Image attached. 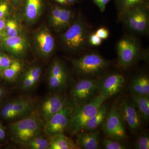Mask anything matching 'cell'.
<instances>
[{
  "label": "cell",
  "instance_id": "cell-1",
  "mask_svg": "<svg viewBox=\"0 0 149 149\" xmlns=\"http://www.w3.org/2000/svg\"><path fill=\"white\" fill-rule=\"evenodd\" d=\"M44 123L37 108L30 114L14 120L9 125L12 140L23 146L34 137L42 134Z\"/></svg>",
  "mask_w": 149,
  "mask_h": 149
},
{
  "label": "cell",
  "instance_id": "cell-2",
  "mask_svg": "<svg viewBox=\"0 0 149 149\" xmlns=\"http://www.w3.org/2000/svg\"><path fill=\"white\" fill-rule=\"evenodd\" d=\"M89 34L88 26L80 17L62 35V42L68 51L80 52L86 48L89 42Z\"/></svg>",
  "mask_w": 149,
  "mask_h": 149
},
{
  "label": "cell",
  "instance_id": "cell-3",
  "mask_svg": "<svg viewBox=\"0 0 149 149\" xmlns=\"http://www.w3.org/2000/svg\"><path fill=\"white\" fill-rule=\"evenodd\" d=\"M106 100L103 96L99 95L87 102L74 107L68 128L70 134L74 135L83 130L86 123L96 114Z\"/></svg>",
  "mask_w": 149,
  "mask_h": 149
},
{
  "label": "cell",
  "instance_id": "cell-4",
  "mask_svg": "<svg viewBox=\"0 0 149 149\" xmlns=\"http://www.w3.org/2000/svg\"><path fill=\"white\" fill-rule=\"evenodd\" d=\"M35 99L21 97L8 102L0 110V115L8 120H18L27 116L37 108Z\"/></svg>",
  "mask_w": 149,
  "mask_h": 149
},
{
  "label": "cell",
  "instance_id": "cell-5",
  "mask_svg": "<svg viewBox=\"0 0 149 149\" xmlns=\"http://www.w3.org/2000/svg\"><path fill=\"white\" fill-rule=\"evenodd\" d=\"M77 74L83 76H95L107 68L108 62L98 54H87L73 61Z\"/></svg>",
  "mask_w": 149,
  "mask_h": 149
},
{
  "label": "cell",
  "instance_id": "cell-6",
  "mask_svg": "<svg viewBox=\"0 0 149 149\" xmlns=\"http://www.w3.org/2000/svg\"><path fill=\"white\" fill-rule=\"evenodd\" d=\"M103 129L110 139L120 141L126 138L124 121L118 105L115 104L112 107L104 120Z\"/></svg>",
  "mask_w": 149,
  "mask_h": 149
},
{
  "label": "cell",
  "instance_id": "cell-7",
  "mask_svg": "<svg viewBox=\"0 0 149 149\" xmlns=\"http://www.w3.org/2000/svg\"><path fill=\"white\" fill-rule=\"evenodd\" d=\"M74 107L67 103L60 111L44 123L43 132L47 137L64 133L69 128Z\"/></svg>",
  "mask_w": 149,
  "mask_h": 149
},
{
  "label": "cell",
  "instance_id": "cell-8",
  "mask_svg": "<svg viewBox=\"0 0 149 149\" xmlns=\"http://www.w3.org/2000/svg\"><path fill=\"white\" fill-rule=\"evenodd\" d=\"M98 84L96 80L91 79H83L77 81L70 91V104L75 107L90 101L98 91Z\"/></svg>",
  "mask_w": 149,
  "mask_h": 149
},
{
  "label": "cell",
  "instance_id": "cell-9",
  "mask_svg": "<svg viewBox=\"0 0 149 149\" xmlns=\"http://www.w3.org/2000/svg\"><path fill=\"white\" fill-rule=\"evenodd\" d=\"M119 64L123 68H128L134 63L139 57L140 47L136 40L131 37H123L117 45Z\"/></svg>",
  "mask_w": 149,
  "mask_h": 149
},
{
  "label": "cell",
  "instance_id": "cell-10",
  "mask_svg": "<svg viewBox=\"0 0 149 149\" xmlns=\"http://www.w3.org/2000/svg\"><path fill=\"white\" fill-rule=\"evenodd\" d=\"M148 8V6L136 8L122 17L130 29L140 33H144L148 31L149 22Z\"/></svg>",
  "mask_w": 149,
  "mask_h": 149
},
{
  "label": "cell",
  "instance_id": "cell-11",
  "mask_svg": "<svg viewBox=\"0 0 149 149\" xmlns=\"http://www.w3.org/2000/svg\"><path fill=\"white\" fill-rule=\"evenodd\" d=\"M67 103L65 96L61 94L48 96L37 108L44 123L61 110Z\"/></svg>",
  "mask_w": 149,
  "mask_h": 149
},
{
  "label": "cell",
  "instance_id": "cell-12",
  "mask_svg": "<svg viewBox=\"0 0 149 149\" xmlns=\"http://www.w3.org/2000/svg\"><path fill=\"white\" fill-rule=\"evenodd\" d=\"M125 83V77L119 74L108 75L99 83L98 91L106 99L119 93Z\"/></svg>",
  "mask_w": 149,
  "mask_h": 149
},
{
  "label": "cell",
  "instance_id": "cell-13",
  "mask_svg": "<svg viewBox=\"0 0 149 149\" xmlns=\"http://www.w3.org/2000/svg\"><path fill=\"white\" fill-rule=\"evenodd\" d=\"M68 75L64 65L58 60L52 64L48 78V85L51 90L61 91L65 88Z\"/></svg>",
  "mask_w": 149,
  "mask_h": 149
},
{
  "label": "cell",
  "instance_id": "cell-14",
  "mask_svg": "<svg viewBox=\"0 0 149 149\" xmlns=\"http://www.w3.org/2000/svg\"><path fill=\"white\" fill-rule=\"evenodd\" d=\"M35 43L37 52L41 56L47 58L53 52L55 43L53 37L49 29L42 27L35 35Z\"/></svg>",
  "mask_w": 149,
  "mask_h": 149
},
{
  "label": "cell",
  "instance_id": "cell-15",
  "mask_svg": "<svg viewBox=\"0 0 149 149\" xmlns=\"http://www.w3.org/2000/svg\"><path fill=\"white\" fill-rule=\"evenodd\" d=\"M74 14L71 10L61 7H54L51 11V24L57 32H61L71 25Z\"/></svg>",
  "mask_w": 149,
  "mask_h": 149
},
{
  "label": "cell",
  "instance_id": "cell-16",
  "mask_svg": "<svg viewBox=\"0 0 149 149\" xmlns=\"http://www.w3.org/2000/svg\"><path fill=\"white\" fill-rule=\"evenodd\" d=\"M2 46L7 52L17 57H21L27 52L28 43L23 36L3 37L1 39Z\"/></svg>",
  "mask_w": 149,
  "mask_h": 149
},
{
  "label": "cell",
  "instance_id": "cell-17",
  "mask_svg": "<svg viewBox=\"0 0 149 149\" xmlns=\"http://www.w3.org/2000/svg\"><path fill=\"white\" fill-rule=\"evenodd\" d=\"M120 107L123 120L130 130L133 131L139 130L142 124V117L134 104L124 100Z\"/></svg>",
  "mask_w": 149,
  "mask_h": 149
},
{
  "label": "cell",
  "instance_id": "cell-18",
  "mask_svg": "<svg viewBox=\"0 0 149 149\" xmlns=\"http://www.w3.org/2000/svg\"><path fill=\"white\" fill-rule=\"evenodd\" d=\"M42 74V68L39 66H33L28 68L20 78L19 88L26 91L35 88L39 82Z\"/></svg>",
  "mask_w": 149,
  "mask_h": 149
},
{
  "label": "cell",
  "instance_id": "cell-19",
  "mask_svg": "<svg viewBox=\"0 0 149 149\" xmlns=\"http://www.w3.org/2000/svg\"><path fill=\"white\" fill-rule=\"evenodd\" d=\"M99 142L100 133L98 131H93L80 133L76 144L80 148L97 149L99 148Z\"/></svg>",
  "mask_w": 149,
  "mask_h": 149
},
{
  "label": "cell",
  "instance_id": "cell-20",
  "mask_svg": "<svg viewBox=\"0 0 149 149\" xmlns=\"http://www.w3.org/2000/svg\"><path fill=\"white\" fill-rule=\"evenodd\" d=\"M48 149H80L72 139L65 136L64 133L56 134L49 137Z\"/></svg>",
  "mask_w": 149,
  "mask_h": 149
},
{
  "label": "cell",
  "instance_id": "cell-21",
  "mask_svg": "<svg viewBox=\"0 0 149 149\" xmlns=\"http://www.w3.org/2000/svg\"><path fill=\"white\" fill-rule=\"evenodd\" d=\"M130 90L133 95H149V78L146 74H140L134 77L130 85Z\"/></svg>",
  "mask_w": 149,
  "mask_h": 149
},
{
  "label": "cell",
  "instance_id": "cell-22",
  "mask_svg": "<svg viewBox=\"0 0 149 149\" xmlns=\"http://www.w3.org/2000/svg\"><path fill=\"white\" fill-rule=\"evenodd\" d=\"M23 68L21 61L15 59L10 66L0 71V78L9 83H14L21 73Z\"/></svg>",
  "mask_w": 149,
  "mask_h": 149
},
{
  "label": "cell",
  "instance_id": "cell-23",
  "mask_svg": "<svg viewBox=\"0 0 149 149\" xmlns=\"http://www.w3.org/2000/svg\"><path fill=\"white\" fill-rule=\"evenodd\" d=\"M42 8V0H27L25 6V15L27 21L33 22L37 20L40 16Z\"/></svg>",
  "mask_w": 149,
  "mask_h": 149
},
{
  "label": "cell",
  "instance_id": "cell-24",
  "mask_svg": "<svg viewBox=\"0 0 149 149\" xmlns=\"http://www.w3.org/2000/svg\"><path fill=\"white\" fill-rule=\"evenodd\" d=\"M107 107L104 103L95 114L86 123L83 130L92 131L98 128L104 122L107 115Z\"/></svg>",
  "mask_w": 149,
  "mask_h": 149
},
{
  "label": "cell",
  "instance_id": "cell-25",
  "mask_svg": "<svg viewBox=\"0 0 149 149\" xmlns=\"http://www.w3.org/2000/svg\"><path fill=\"white\" fill-rule=\"evenodd\" d=\"M148 0H118V7L122 17L129 11L139 7L148 6Z\"/></svg>",
  "mask_w": 149,
  "mask_h": 149
},
{
  "label": "cell",
  "instance_id": "cell-26",
  "mask_svg": "<svg viewBox=\"0 0 149 149\" xmlns=\"http://www.w3.org/2000/svg\"><path fill=\"white\" fill-rule=\"evenodd\" d=\"M132 99L134 103L139 109L141 117L144 120L148 121L149 118V97L133 95Z\"/></svg>",
  "mask_w": 149,
  "mask_h": 149
},
{
  "label": "cell",
  "instance_id": "cell-27",
  "mask_svg": "<svg viewBox=\"0 0 149 149\" xmlns=\"http://www.w3.org/2000/svg\"><path fill=\"white\" fill-rule=\"evenodd\" d=\"M49 146V137L40 134L30 140L22 147L29 149H48Z\"/></svg>",
  "mask_w": 149,
  "mask_h": 149
},
{
  "label": "cell",
  "instance_id": "cell-28",
  "mask_svg": "<svg viewBox=\"0 0 149 149\" xmlns=\"http://www.w3.org/2000/svg\"><path fill=\"white\" fill-rule=\"evenodd\" d=\"M19 28L18 23L13 19L7 20L4 33L3 37H12L19 35Z\"/></svg>",
  "mask_w": 149,
  "mask_h": 149
},
{
  "label": "cell",
  "instance_id": "cell-29",
  "mask_svg": "<svg viewBox=\"0 0 149 149\" xmlns=\"http://www.w3.org/2000/svg\"><path fill=\"white\" fill-rule=\"evenodd\" d=\"M104 148L106 149H125L126 147L122 143L115 139H106L103 141Z\"/></svg>",
  "mask_w": 149,
  "mask_h": 149
},
{
  "label": "cell",
  "instance_id": "cell-30",
  "mask_svg": "<svg viewBox=\"0 0 149 149\" xmlns=\"http://www.w3.org/2000/svg\"><path fill=\"white\" fill-rule=\"evenodd\" d=\"M135 147L137 149H149V137L148 134L140 136L135 143Z\"/></svg>",
  "mask_w": 149,
  "mask_h": 149
},
{
  "label": "cell",
  "instance_id": "cell-31",
  "mask_svg": "<svg viewBox=\"0 0 149 149\" xmlns=\"http://www.w3.org/2000/svg\"><path fill=\"white\" fill-rule=\"evenodd\" d=\"M14 60L7 55L0 53V71L10 66Z\"/></svg>",
  "mask_w": 149,
  "mask_h": 149
},
{
  "label": "cell",
  "instance_id": "cell-32",
  "mask_svg": "<svg viewBox=\"0 0 149 149\" xmlns=\"http://www.w3.org/2000/svg\"><path fill=\"white\" fill-rule=\"evenodd\" d=\"M9 11L8 3L5 0L0 1V18H4L8 14Z\"/></svg>",
  "mask_w": 149,
  "mask_h": 149
},
{
  "label": "cell",
  "instance_id": "cell-33",
  "mask_svg": "<svg viewBox=\"0 0 149 149\" xmlns=\"http://www.w3.org/2000/svg\"><path fill=\"white\" fill-rule=\"evenodd\" d=\"M89 42L92 45L98 46L101 44L102 39L96 35L95 33H94L89 37Z\"/></svg>",
  "mask_w": 149,
  "mask_h": 149
},
{
  "label": "cell",
  "instance_id": "cell-34",
  "mask_svg": "<svg viewBox=\"0 0 149 149\" xmlns=\"http://www.w3.org/2000/svg\"><path fill=\"white\" fill-rule=\"evenodd\" d=\"M95 33L102 40L107 39L109 36V32L108 30L104 27L99 28Z\"/></svg>",
  "mask_w": 149,
  "mask_h": 149
},
{
  "label": "cell",
  "instance_id": "cell-35",
  "mask_svg": "<svg viewBox=\"0 0 149 149\" xmlns=\"http://www.w3.org/2000/svg\"><path fill=\"white\" fill-rule=\"evenodd\" d=\"M109 1L110 0H93L95 3L98 7L102 12L105 10L107 4L109 2Z\"/></svg>",
  "mask_w": 149,
  "mask_h": 149
},
{
  "label": "cell",
  "instance_id": "cell-36",
  "mask_svg": "<svg viewBox=\"0 0 149 149\" xmlns=\"http://www.w3.org/2000/svg\"><path fill=\"white\" fill-rule=\"evenodd\" d=\"M7 19L6 17L0 18V37H3L4 33Z\"/></svg>",
  "mask_w": 149,
  "mask_h": 149
},
{
  "label": "cell",
  "instance_id": "cell-37",
  "mask_svg": "<svg viewBox=\"0 0 149 149\" xmlns=\"http://www.w3.org/2000/svg\"><path fill=\"white\" fill-rule=\"evenodd\" d=\"M6 130L2 123L0 121V141L5 139L6 137Z\"/></svg>",
  "mask_w": 149,
  "mask_h": 149
},
{
  "label": "cell",
  "instance_id": "cell-38",
  "mask_svg": "<svg viewBox=\"0 0 149 149\" xmlns=\"http://www.w3.org/2000/svg\"><path fill=\"white\" fill-rule=\"evenodd\" d=\"M6 95V91L4 87L0 85V102L2 101Z\"/></svg>",
  "mask_w": 149,
  "mask_h": 149
},
{
  "label": "cell",
  "instance_id": "cell-39",
  "mask_svg": "<svg viewBox=\"0 0 149 149\" xmlns=\"http://www.w3.org/2000/svg\"><path fill=\"white\" fill-rule=\"evenodd\" d=\"M56 1L59 3L63 4H65L68 2L67 0H56Z\"/></svg>",
  "mask_w": 149,
  "mask_h": 149
},
{
  "label": "cell",
  "instance_id": "cell-40",
  "mask_svg": "<svg viewBox=\"0 0 149 149\" xmlns=\"http://www.w3.org/2000/svg\"><path fill=\"white\" fill-rule=\"evenodd\" d=\"M12 2L13 3L14 5H17L18 4L20 0H12Z\"/></svg>",
  "mask_w": 149,
  "mask_h": 149
},
{
  "label": "cell",
  "instance_id": "cell-41",
  "mask_svg": "<svg viewBox=\"0 0 149 149\" xmlns=\"http://www.w3.org/2000/svg\"><path fill=\"white\" fill-rule=\"evenodd\" d=\"M68 2L72 3L74 2L75 0H67Z\"/></svg>",
  "mask_w": 149,
  "mask_h": 149
},
{
  "label": "cell",
  "instance_id": "cell-42",
  "mask_svg": "<svg viewBox=\"0 0 149 149\" xmlns=\"http://www.w3.org/2000/svg\"><path fill=\"white\" fill-rule=\"evenodd\" d=\"M1 147V144H0V147Z\"/></svg>",
  "mask_w": 149,
  "mask_h": 149
}]
</instances>
